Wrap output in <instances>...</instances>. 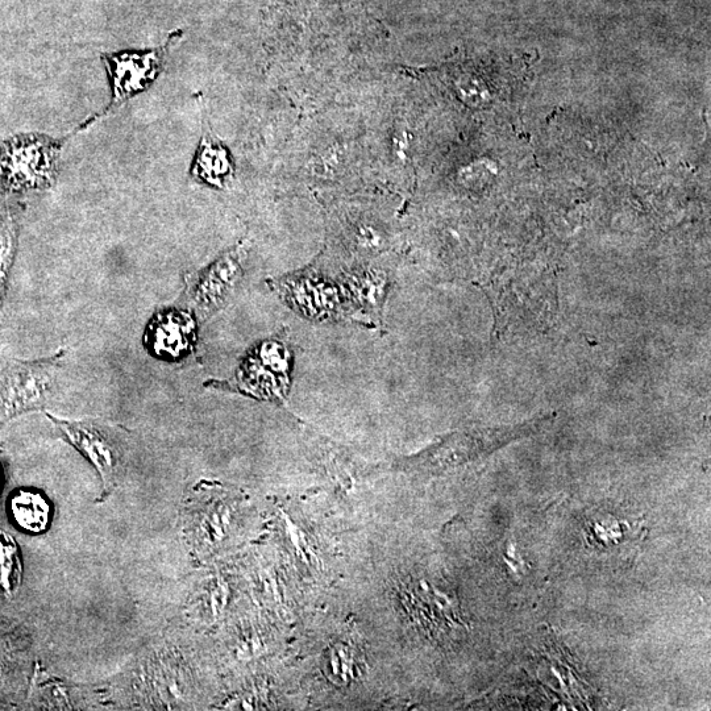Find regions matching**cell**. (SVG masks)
<instances>
[{
	"instance_id": "obj_2",
	"label": "cell",
	"mask_w": 711,
	"mask_h": 711,
	"mask_svg": "<svg viewBox=\"0 0 711 711\" xmlns=\"http://www.w3.org/2000/svg\"><path fill=\"white\" fill-rule=\"evenodd\" d=\"M181 36L180 31L172 32L165 43L155 48L103 53L101 60L105 65L108 82H110V103L105 110L86 119L73 132V135L79 131H85L91 124L114 114L131 99L151 89L153 83L164 72L170 49L177 44Z\"/></svg>"
},
{
	"instance_id": "obj_13",
	"label": "cell",
	"mask_w": 711,
	"mask_h": 711,
	"mask_svg": "<svg viewBox=\"0 0 711 711\" xmlns=\"http://www.w3.org/2000/svg\"><path fill=\"white\" fill-rule=\"evenodd\" d=\"M332 675L335 679L347 683L349 677L353 676V668H355V658L353 652L348 647H338L331 654Z\"/></svg>"
},
{
	"instance_id": "obj_9",
	"label": "cell",
	"mask_w": 711,
	"mask_h": 711,
	"mask_svg": "<svg viewBox=\"0 0 711 711\" xmlns=\"http://www.w3.org/2000/svg\"><path fill=\"white\" fill-rule=\"evenodd\" d=\"M195 342V323L189 314L168 311L153 320L147 343L162 359L177 360L186 355Z\"/></svg>"
},
{
	"instance_id": "obj_5",
	"label": "cell",
	"mask_w": 711,
	"mask_h": 711,
	"mask_svg": "<svg viewBox=\"0 0 711 711\" xmlns=\"http://www.w3.org/2000/svg\"><path fill=\"white\" fill-rule=\"evenodd\" d=\"M289 349L281 340H269L249 355L239 381L253 395L282 399L290 385Z\"/></svg>"
},
{
	"instance_id": "obj_10",
	"label": "cell",
	"mask_w": 711,
	"mask_h": 711,
	"mask_svg": "<svg viewBox=\"0 0 711 711\" xmlns=\"http://www.w3.org/2000/svg\"><path fill=\"white\" fill-rule=\"evenodd\" d=\"M10 513L16 525L31 534H40L51 523V505L35 490L19 489L10 498Z\"/></svg>"
},
{
	"instance_id": "obj_7",
	"label": "cell",
	"mask_w": 711,
	"mask_h": 711,
	"mask_svg": "<svg viewBox=\"0 0 711 711\" xmlns=\"http://www.w3.org/2000/svg\"><path fill=\"white\" fill-rule=\"evenodd\" d=\"M54 370V361L12 368L0 382V410L18 413L43 405L53 389Z\"/></svg>"
},
{
	"instance_id": "obj_1",
	"label": "cell",
	"mask_w": 711,
	"mask_h": 711,
	"mask_svg": "<svg viewBox=\"0 0 711 711\" xmlns=\"http://www.w3.org/2000/svg\"><path fill=\"white\" fill-rule=\"evenodd\" d=\"M555 413H546L532 421L511 426L474 428V430L455 432L444 436L442 440L428 448L414 459V467L424 472H443L484 459L507 444L538 434L544 427L555 421Z\"/></svg>"
},
{
	"instance_id": "obj_6",
	"label": "cell",
	"mask_w": 711,
	"mask_h": 711,
	"mask_svg": "<svg viewBox=\"0 0 711 711\" xmlns=\"http://www.w3.org/2000/svg\"><path fill=\"white\" fill-rule=\"evenodd\" d=\"M58 430L72 446L76 447L94 468L97 469L103 485V496L107 497L115 485L119 467V452L108 435L90 422L62 421L49 415Z\"/></svg>"
},
{
	"instance_id": "obj_12",
	"label": "cell",
	"mask_w": 711,
	"mask_h": 711,
	"mask_svg": "<svg viewBox=\"0 0 711 711\" xmlns=\"http://www.w3.org/2000/svg\"><path fill=\"white\" fill-rule=\"evenodd\" d=\"M23 564L18 544L7 532L0 531V590L12 596L22 584Z\"/></svg>"
},
{
	"instance_id": "obj_4",
	"label": "cell",
	"mask_w": 711,
	"mask_h": 711,
	"mask_svg": "<svg viewBox=\"0 0 711 711\" xmlns=\"http://www.w3.org/2000/svg\"><path fill=\"white\" fill-rule=\"evenodd\" d=\"M245 257L247 251L243 245H237L191 278L187 291L195 310L203 319L226 305L243 276Z\"/></svg>"
},
{
	"instance_id": "obj_8",
	"label": "cell",
	"mask_w": 711,
	"mask_h": 711,
	"mask_svg": "<svg viewBox=\"0 0 711 711\" xmlns=\"http://www.w3.org/2000/svg\"><path fill=\"white\" fill-rule=\"evenodd\" d=\"M190 177L212 189H226L235 178V161L230 149L216 139L203 114L202 137L191 162Z\"/></svg>"
},
{
	"instance_id": "obj_3",
	"label": "cell",
	"mask_w": 711,
	"mask_h": 711,
	"mask_svg": "<svg viewBox=\"0 0 711 711\" xmlns=\"http://www.w3.org/2000/svg\"><path fill=\"white\" fill-rule=\"evenodd\" d=\"M70 136L53 139L47 135L18 137L0 156V180L14 189H48L58 177L62 148Z\"/></svg>"
},
{
	"instance_id": "obj_11",
	"label": "cell",
	"mask_w": 711,
	"mask_h": 711,
	"mask_svg": "<svg viewBox=\"0 0 711 711\" xmlns=\"http://www.w3.org/2000/svg\"><path fill=\"white\" fill-rule=\"evenodd\" d=\"M289 298L306 315L326 316L336 310V291L326 281L318 282L311 278L290 281Z\"/></svg>"
}]
</instances>
